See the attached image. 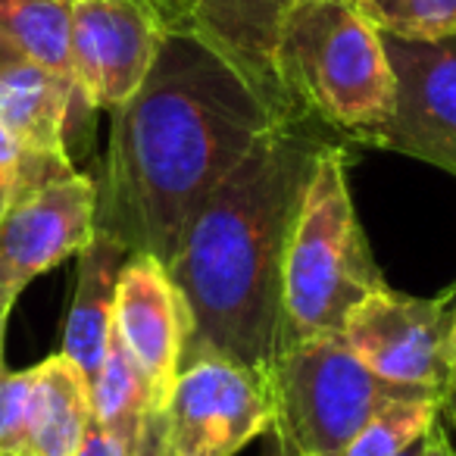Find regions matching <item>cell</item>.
I'll return each instance as SVG.
<instances>
[{
	"instance_id": "1",
	"label": "cell",
	"mask_w": 456,
	"mask_h": 456,
	"mask_svg": "<svg viewBox=\"0 0 456 456\" xmlns=\"http://www.w3.org/2000/svg\"><path fill=\"white\" fill-rule=\"evenodd\" d=\"M285 113L191 28L166 32L144 85L110 113L97 235L169 266L184 228Z\"/></svg>"
},
{
	"instance_id": "2",
	"label": "cell",
	"mask_w": 456,
	"mask_h": 456,
	"mask_svg": "<svg viewBox=\"0 0 456 456\" xmlns=\"http://www.w3.org/2000/svg\"><path fill=\"white\" fill-rule=\"evenodd\" d=\"M331 144L341 141L285 116L188 222L166 266L184 310L182 366L216 354L273 372L288 238L313 169Z\"/></svg>"
},
{
	"instance_id": "3",
	"label": "cell",
	"mask_w": 456,
	"mask_h": 456,
	"mask_svg": "<svg viewBox=\"0 0 456 456\" xmlns=\"http://www.w3.org/2000/svg\"><path fill=\"white\" fill-rule=\"evenodd\" d=\"M275 85L288 116L347 147H379L397 97L381 32L356 0H294L275 45Z\"/></svg>"
},
{
	"instance_id": "4",
	"label": "cell",
	"mask_w": 456,
	"mask_h": 456,
	"mask_svg": "<svg viewBox=\"0 0 456 456\" xmlns=\"http://www.w3.org/2000/svg\"><path fill=\"white\" fill-rule=\"evenodd\" d=\"M347 144L322 151L294 216L281 269L279 350L344 335L350 313L387 288L347 184Z\"/></svg>"
},
{
	"instance_id": "5",
	"label": "cell",
	"mask_w": 456,
	"mask_h": 456,
	"mask_svg": "<svg viewBox=\"0 0 456 456\" xmlns=\"http://www.w3.org/2000/svg\"><path fill=\"white\" fill-rule=\"evenodd\" d=\"M269 385L275 400L273 428L304 456H344L347 444L385 403L431 394L369 372L344 335L281 347Z\"/></svg>"
},
{
	"instance_id": "6",
	"label": "cell",
	"mask_w": 456,
	"mask_h": 456,
	"mask_svg": "<svg viewBox=\"0 0 456 456\" xmlns=\"http://www.w3.org/2000/svg\"><path fill=\"white\" fill-rule=\"evenodd\" d=\"M159 416L166 456H235L275 425L273 385L228 356H197L182 366Z\"/></svg>"
},
{
	"instance_id": "7",
	"label": "cell",
	"mask_w": 456,
	"mask_h": 456,
	"mask_svg": "<svg viewBox=\"0 0 456 456\" xmlns=\"http://www.w3.org/2000/svg\"><path fill=\"white\" fill-rule=\"evenodd\" d=\"M453 300L456 285L437 297H416L387 285L350 313L344 341L379 379L447 397Z\"/></svg>"
},
{
	"instance_id": "8",
	"label": "cell",
	"mask_w": 456,
	"mask_h": 456,
	"mask_svg": "<svg viewBox=\"0 0 456 456\" xmlns=\"http://www.w3.org/2000/svg\"><path fill=\"white\" fill-rule=\"evenodd\" d=\"M94 235L97 184L85 172L69 169L13 191L0 219V306L13 310L38 275L78 256Z\"/></svg>"
},
{
	"instance_id": "9",
	"label": "cell",
	"mask_w": 456,
	"mask_h": 456,
	"mask_svg": "<svg viewBox=\"0 0 456 456\" xmlns=\"http://www.w3.org/2000/svg\"><path fill=\"white\" fill-rule=\"evenodd\" d=\"M166 26L144 0H72V78L88 113L119 110L144 85Z\"/></svg>"
},
{
	"instance_id": "10",
	"label": "cell",
	"mask_w": 456,
	"mask_h": 456,
	"mask_svg": "<svg viewBox=\"0 0 456 456\" xmlns=\"http://www.w3.org/2000/svg\"><path fill=\"white\" fill-rule=\"evenodd\" d=\"M381 45L397 97L379 151L419 159L456 178V32L437 41L381 35Z\"/></svg>"
},
{
	"instance_id": "11",
	"label": "cell",
	"mask_w": 456,
	"mask_h": 456,
	"mask_svg": "<svg viewBox=\"0 0 456 456\" xmlns=\"http://www.w3.org/2000/svg\"><path fill=\"white\" fill-rule=\"evenodd\" d=\"M113 331L151 381L153 410H163L182 372L184 310L157 256L132 254L126 260L116 285Z\"/></svg>"
},
{
	"instance_id": "12",
	"label": "cell",
	"mask_w": 456,
	"mask_h": 456,
	"mask_svg": "<svg viewBox=\"0 0 456 456\" xmlns=\"http://www.w3.org/2000/svg\"><path fill=\"white\" fill-rule=\"evenodd\" d=\"M294 0H182L184 28L228 57L279 113L288 116L275 85V45Z\"/></svg>"
},
{
	"instance_id": "13",
	"label": "cell",
	"mask_w": 456,
	"mask_h": 456,
	"mask_svg": "<svg viewBox=\"0 0 456 456\" xmlns=\"http://www.w3.org/2000/svg\"><path fill=\"white\" fill-rule=\"evenodd\" d=\"M76 113H88L76 85L32 60L0 69V122L16 134L26 153L72 163L66 132Z\"/></svg>"
},
{
	"instance_id": "14",
	"label": "cell",
	"mask_w": 456,
	"mask_h": 456,
	"mask_svg": "<svg viewBox=\"0 0 456 456\" xmlns=\"http://www.w3.org/2000/svg\"><path fill=\"white\" fill-rule=\"evenodd\" d=\"M128 256L132 254L107 235H94V241L78 254L76 291H72L60 354L76 362L88 385L101 372L103 356H107L110 335H113L116 285H119V273Z\"/></svg>"
},
{
	"instance_id": "15",
	"label": "cell",
	"mask_w": 456,
	"mask_h": 456,
	"mask_svg": "<svg viewBox=\"0 0 456 456\" xmlns=\"http://www.w3.org/2000/svg\"><path fill=\"white\" fill-rule=\"evenodd\" d=\"M91 425V385L63 354L35 366L26 456H76Z\"/></svg>"
},
{
	"instance_id": "16",
	"label": "cell",
	"mask_w": 456,
	"mask_h": 456,
	"mask_svg": "<svg viewBox=\"0 0 456 456\" xmlns=\"http://www.w3.org/2000/svg\"><path fill=\"white\" fill-rule=\"evenodd\" d=\"M151 410V381L113 331L101 372L91 381V419L134 453V444Z\"/></svg>"
},
{
	"instance_id": "17",
	"label": "cell",
	"mask_w": 456,
	"mask_h": 456,
	"mask_svg": "<svg viewBox=\"0 0 456 456\" xmlns=\"http://www.w3.org/2000/svg\"><path fill=\"white\" fill-rule=\"evenodd\" d=\"M0 35L26 60L72 78V0H0Z\"/></svg>"
},
{
	"instance_id": "18",
	"label": "cell",
	"mask_w": 456,
	"mask_h": 456,
	"mask_svg": "<svg viewBox=\"0 0 456 456\" xmlns=\"http://www.w3.org/2000/svg\"><path fill=\"white\" fill-rule=\"evenodd\" d=\"M444 400L447 397H431V394L391 400L362 425L344 456H400L403 450L416 447L441 419Z\"/></svg>"
},
{
	"instance_id": "19",
	"label": "cell",
	"mask_w": 456,
	"mask_h": 456,
	"mask_svg": "<svg viewBox=\"0 0 456 456\" xmlns=\"http://www.w3.org/2000/svg\"><path fill=\"white\" fill-rule=\"evenodd\" d=\"M381 35L403 41H437L456 32V0H356Z\"/></svg>"
},
{
	"instance_id": "20",
	"label": "cell",
	"mask_w": 456,
	"mask_h": 456,
	"mask_svg": "<svg viewBox=\"0 0 456 456\" xmlns=\"http://www.w3.org/2000/svg\"><path fill=\"white\" fill-rule=\"evenodd\" d=\"M35 369L0 372V456H26Z\"/></svg>"
},
{
	"instance_id": "21",
	"label": "cell",
	"mask_w": 456,
	"mask_h": 456,
	"mask_svg": "<svg viewBox=\"0 0 456 456\" xmlns=\"http://www.w3.org/2000/svg\"><path fill=\"white\" fill-rule=\"evenodd\" d=\"M26 157H28L26 147H22L20 141H16V134L0 122V175L7 178L10 184H16L22 166H26Z\"/></svg>"
},
{
	"instance_id": "22",
	"label": "cell",
	"mask_w": 456,
	"mask_h": 456,
	"mask_svg": "<svg viewBox=\"0 0 456 456\" xmlns=\"http://www.w3.org/2000/svg\"><path fill=\"white\" fill-rule=\"evenodd\" d=\"M76 456H132V450H128L126 444L116 441L113 435H107V431L91 419L88 435H85V441Z\"/></svg>"
},
{
	"instance_id": "23",
	"label": "cell",
	"mask_w": 456,
	"mask_h": 456,
	"mask_svg": "<svg viewBox=\"0 0 456 456\" xmlns=\"http://www.w3.org/2000/svg\"><path fill=\"white\" fill-rule=\"evenodd\" d=\"M132 456H166V441H163V416L159 410H151L144 419V428H141V437L134 444Z\"/></svg>"
},
{
	"instance_id": "24",
	"label": "cell",
	"mask_w": 456,
	"mask_h": 456,
	"mask_svg": "<svg viewBox=\"0 0 456 456\" xmlns=\"http://www.w3.org/2000/svg\"><path fill=\"white\" fill-rule=\"evenodd\" d=\"M147 7H153V13L163 20L166 32H175V28H184V7L182 0H144Z\"/></svg>"
},
{
	"instance_id": "25",
	"label": "cell",
	"mask_w": 456,
	"mask_h": 456,
	"mask_svg": "<svg viewBox=\"0 0 456 456\" xmlns=\"http://www.w3.org/2000/svg\"><path fill=\"white\" fill-rule=\"evenodd\" d=\"M260 456H304L297 447H294L291 441H288L281 431H275V428H269L266 435H263V450H260Z\"/></svg>"
},
{
	"instance_id": "26",
	"label": "cell",
	"mask_w": 456,
	"mask_h": 456,
	"mask_svg": "<svg viewBox=\"0 0 456 456\" xmlns=\"http://www.w3.org/2000/svg\"><path fill=\"white\" fill-rule=\"evenodd\" d=\"M422 456H456V447L450 444V437L444 435V428L435 422V428L425 435L422 441Z\"/></svg>"
},
{
	"instance_id": "27",
	"label": "cell",
	"mask_w": 456,
	"mask_h": 456,
	"mask_svg": "<svg viewBox=\"0 0 456 456\" xmlns=\"http://www.w3.org/2000/svg\"><path fill=\"white\" fill-rule=\"evenodd\" d=\"M20 60H26L20 51H16L13 45H10L4 35H0V69H7V66H13V63H20Z\"/></svg>"
},
{
	"instance_id": "28",
	"label": "cell",
	"mask_w": 456,
	"mask_h": 456,
	"mask_svg": "<svg viewBox=\"0 0 456 456\" xmlns=\"http://www.w3.org/2000/svg\"><path fill=\"white\" fill-rule=\"evenodd\" d=\"M456 381V300H453V325H450V385Z\"/></svg>"
},
{
	"instance_id": "29",
	"label": "cell",
	"mask_w": 456,
	"mask_h": 456,
	"mask_svg": "<svg viewBox=\"0 0 456 456\" xmlns=\"http://www.w3.org/2000/svg\"><path fill=\"white\" fill-rule=\"evenodd\" d=\"M10 200H13V184L0 175V219H4V213H7Z\"/></svg>"
},
{
	"instance_id": "30",
	"label": "cell",
	"mask_w": 456,
	"mask_h": 456,
	"mask_svg": "<svg viewBox=\"0 0 456 456\" xmlns=\"http://www.w3.org/2000/svg\"><path fill=\"white\" fill-rule=\"evenodd\" d=\"M444 412H447L450 422H453V428H456V381L447 387V400H444Z\"/></svg>"
},
{
	"instance_id": "31",
	"label": "cell",
	"mask_w": 456,
	"mask_h": 456,
	"mask_svg": "<svg viewBox=\"0 0 456 456\" xmlns=\"http://www.w3.org/2000/svg\"><path fill=\"white\" fill-rule=\"evenodd\" d=\"M7 316L10 313L0 306V372H4V325H7Z\"/></svg>"
},
{
	"instance_id": "32",
	"label": "cell",
	"mask_w": 456,
	"mask_h": 456,
	"mask_svg": "<svg viewBox=\"0 0 456 456\" xmlns=\"http://www.w3.org/2000/svg\"><path fill=\"white\" fill-rule=\"evenodd\" d=\"M400 456H422V441L416 444V447H410V450H403Z\"/></svg>"
}]
</instances>
